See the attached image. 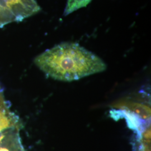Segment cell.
Masks as SVG:
<instances>
[{"mask_svg":"<svg viewBox=\"0 0 151 151\" xmlns=\"http://www.w3.org/2000/svg\"><path fill=\"white\" fill-rule=\"evenodd\" d=\"M34 63L49 77L65 82L78 80L106 69L100 57L74 43H63L45 50Z\"/></svg>","mask_w":151,"mask_h":151,"instance_id":"cell-1","label":"cell"},{"mask_svg":"<svg viewBox=\"0 0 151 151\" xmlns=\"http://www.w3.org/2000/svg\"><path fill=\"white\" fill-rule=\"evenodd\" d=\"M40 10L35 0H0V28L20 22Z\"/></svg>","mask_w":151,"mask_h":151,"instance_id":"cell-2","label":"cell"},{"mask_svg":"<svg viewBox=\"0 0 151 151\" xmlns=\"http://www.w3.org/2000/svg\"><path fill=\"white\" fill-rule=\"evenodd\" d=\"M138 137L139 151H151V125L148 123L140 129Z\"/></svg>","mask_w":151,"mask_h":151,"instance_id":"cell-3","label":"cell"},{"mask_svg":"<svg viewBox=\"0 0 151 151\" xmlns=\"http://www.w3.org/2000/svg\"><path fill=\"white\" fill-rule=\"evenodd\" d=\"M92 0H68L64 11V15L67 16L81 8L86 7Z\"/></svg>","mask_w":151,"mask_h":151,"instance_id":"cell-4","label":"cell"}]
</instances>
